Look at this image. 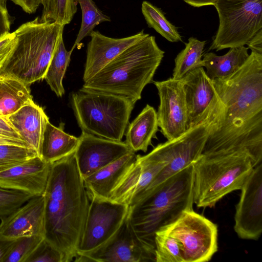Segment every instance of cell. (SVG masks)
I'll return each instance as SVG.
<instances>
[{"label":"cell","instance_id":"5bb4252c","mask_svg":"<svg viewBox=\"0 0 262 262\" xmlns=\"http://www.w3.org/2000/svg\"><path fill=\"white\" fill-rule=\"evenodd\" d=\"M132 151L125 142L108 140L82 132L74 154L84 179Z\"/></svg>","mask_w":262,"mask_h":262},{"label":"cell","instance_id":"30bf717a","mask_svg":"<svg viewBox=\"0 0 262 262\" xmlns=\"http://www.w3.org/2000/svg\"><path fill=\"white\" fill-rule=\"evenodd\" d=\"M129 206L110 200L90 199L78 255H88L105 245L125 220Z\"/></svg>","mask_w":262,"mask_h":262},{"label":"cell","instance_id":"4fadbf2b","mask_svg":"<svg viewBox=\"0 0 262 262\" xmlns=\"http://www.w3.org/2000/svg\"><path fill=\"white\" fill-rule=\"evenodd\" d=\"M84 255L90 261H155V250L138 237L127 215L117 232L105 245Z\"/></svg>","mask_w":262,"mask_h":262},{"label":"cell","instance_id":"52a82bcc","mask_svg":"<svg viewBox=\"0 0 262 262\" xmlns=\"http://www.w3.org/2000/svg\"><path fill=\"white\" fill-rule=\"evenodd\" d=\"M254 167L244 154L202 155L192 163L193 203L214 207L228 193L241 190Z\"/></svg>","mask_w":262,"mask_h":262},{"label":"cell","instance_id":"ee69618b","mask_svg":"<svg viewBox=\"0 0 262 262\" xmlns=\"http://www.w3.org/2000/svg\"><path fill=\"white\" fill-rule=\"evenodd\" d=\"M7 0H0V2L2 3H6Z\"/></svg>","mask_w":262,"mask_h":262},{"label":"cell","instance_id":"4316f807","mask_svg":"<svg viewBox=\"0 0 262 262\" xmlns=\"http://www.w3.org/2000/svg\"><path fill=\"white\" fill-rule=\"evenodd\" d=\"M141 11L149 28H153L170 42L182 41L177 28L166 18L160 8L144 1L142 3Z\"/></svg>","mask_w":262,"mask_h":262},{"label":"cell","instance_id":"ac0fdd59","mask_svg":"<svg viewBox=\"0 0 262 262\" xmlns=\"http://www.w3.org/2000/svg\"><path fill=\"white\" fill-rule=\"evenodd\" d=\"M187 107L186 130L197 124L215 98L213 80L203 67L195 69L181 79Z\"/></svg>","mask_w":262,"mask_h":262},{"label":"cell","instance_id":"2e32d148","mask_svg":"<svg viewBox=\"0 0 262 262\" xmlns=\"http://www.w3.org/2000/svg\"><path fill=\"white\" fill-rule=\"evenodd\" d=\"M51 167L39 156L0 172V186L30 194L33 196L44 193Z\"/></svg>","mask_w":262,"mask_h":262},{"label":"cell","instance_id":"cb8c5ba5","mask_svg":"<svg viewBox=\"0 0 262 262\" xmlns=\"http://www.w3.org/2000/svg\"><path fill=\"white\" fill-rule=\"evenodd\" d=\"M33 101L29 85L11 77L0 80V115L8 117Z\"/></svg>","mask_w":262,"mask_h":262},{"label":"cell","instance_id":"d6986e66","mask_svg":"<svg viewBox=\"0 0 262 262\" xmlns=\"http://www.w3.org/2000/svg\"><path fill=\"white\" fill-rule=\"evenodd\" d=\"M137 155L132 151L83 179L90 200H110L120 180L132 167Z\"/></svg>","mask_w":262,"mask_h":262},{"label":"cell","instance_id":"f546056e","mask_svg":"<svg viewBox=\"0 0 262 262\" xmlns=\"http://www.w3.org/2000/svg\"><path fill=\"white\" fill-rule=\"evenodd\" d=\"M38 156L34 150L14 145H0V172Z\"/></svg>","mask_w":262,"mask_h":262},{"label":"cell","instance_id":"ffe728a7","mask_svg":"<svg viewBox=\"0 0 262 262\" xmlns=\"http://www.w3.org/2000/svg\"><path fill=\"white\" fill-rule=\"evenodd\" d=\"M8 119L27 147L41 157L43 134L49 119L43 109L33 101L8 116Z\"/></svg>","mask_w":262,"mask_h":262},{"label":"cell","instance_id":"e575fe53","mask_svg":"<svg viewBox=\"0 0 262 262\" xmlns=\"http://www.w3.org/2000/svg\"><path fill=\"white\" fill-rule=\"evenodd\" d=\"M15 42L14 32L9 33L0 39V70L10 56Z\"/></svg>","mask_w":262,"mask_h":262},{"label":"cell","instance_id":"7bdbcfd3","mask_svg":"<svg viewBox=\"0 0 262 262\" xmlns=\"http://www.w3.org/2000/svg\"><path fill=\"white\" fill-rule=\"evenodd\" d=\"M217 1L218 0H183L184 2L188 5L197 8L210 5L214 6Z\"/></svg>","mask_w":262,"mask_h":262},{"label":"cell","instance_id":"1f68e13d","mask_svg":"<svg viewBox=\"0 0 262 262\" xmlns=\"http://www.w3.org/2000/svg\"><path fill=\"white\" fill-rule=\"evenodd\" d=\"M32 197L30 194L0 186V219L13 213Z\"/></svg>","mask_w":262,"mask_h":262},{"label":"cell","instance_id":"9c48e42d","mask_svg":"<svg viewBox=\"0 0 262 262\" xmlns=\"http://www.w3.org/2000/svg\"><path fill=\"white\" fill-rule=\"evenodd\" d=\"M179 243L184 262H206L217 251V226L193 209L159 229Z\"/></svg>","mask_w":262,"mask_h":262},{"label":"cell","instance_id":"6da1fadb","mask_svg":"<svg viewBox=\"0 0 262 262\" xmlns=\"http://www.w3.org/2000/svg\"><path fill=\"white\" fill-rule=\"evenodd\" d=\"M223 103L202 155L244 154L254 166L262 160V54L251 52L230 76L213 80Z\"/></svg>","mask_w":262,"mask_h":262},{"label":"cell","instance_id":"9a60e30c","mask_svg":"<svg viewBox=\"0 0 262 262\" xmlns=\"http://www.w3.org/2000/svg\"><path fill=\"white\" fill-rule=\"evenodd\" d=\"M0 220V238L11 239L34 235L45 237L44 194L32 197Z\"/></svg>","mask_w":262,"mask_h":262},{"label":"cell","instance_id":"83f0119b","mask_svg":"<svg viewBox=\"0 0 262 262\" xmlns=\"http://www.w3.org/2000/svg\"><path fill=\"white\" fill-rule=\"evenodd\" d=\"M76 1L81 9L82 21L76 40L70 50L71 52L84 38L90 36L97 26L102 23L111 20L110 17L104 14L93 0Z\"/></svg>","mask_w":262,"mask_h":262},{"label":"cell","instance_id":"f1b7e54d","mask_svg":"<svg viewBox=\"0 0 262 262\" xmlns=\"http://www.w3.org/2000/svg\"><path fill=\"white\" fill-rule=\"evenodd\" d=\"M155 245V261L184 262L180 245L174 238L157 231Z\"/></svg>","mask_w":262,"mask_h":262},{"label":"cell","instance_id":"7c38bea8","mask_svg":"<svg viewBox=\"0 0 262 262\" xmlns=\"http://www.w3.org/2000/svg\"><path fill=\"white\" fill-rule=\"evenodd\" d=\"M153 83L160 98L158 126L168 141L177 138L187 130V107L182 80L169 78Z\"/></svg>","mask_w":262,"mask_h":262},{"label":"cell","instance_id":"277c9868","mask_svg":"<svg viewBox=\"0 0 262 262\" xmlns=\"http://www.w3.org/2000/svg\"><path fill=\"white\" fill-rule=\"evenodd\" d=\"M192 188V164L129 207L127 216L142 242L155 250L156 232L193 209Z\"/></svg>","mask_w":262,"mask_h":262},{"label":"cell","instance_id":"f6af8a7d","mask_svg":"<svg viewBox=\"0 0 262 262\" xmlns=\"http://www.w3.org/2000/svg\"><path fill=\"white\" fill-rule=\"evenodd\" d=\"M3 76H1L0 75V80L1 79V78H2Z\"/></svg>","mask_w":262,"mask_h":262},{"label":"cell","instance_id":"603a6c76","mask_svg":"<svg viewBox=\"0 0 262 262\" xmlns=\"http://www.w3.org/2000/svg\"><path fill=\"white\" fill-rule=\"evenodd\" d=\"M248 48L244 46L230 48L225 55L218 56L213 52L203 55L204 67L207 75L213 80L226 78L238 70L249 57Z\"/></svg>","mask_w":262,"mask_h":262},{"label":"cell","instance_id":"ab89813d","mask_svg":"<svg viewBox=\"0 0 262 262\" xmlns=\"http://www.w3.org/2000/svg\"><path fill=\"white\" fill-rule=\"evenodd\" d=\"M251 52L262 54V29H260L246 43Z\"/></svg>","mask_w":262,"mask_h":262},{"label":"cell","instance_id":"484cf974","mask_svg":"<svg viewBox=\"0 0 262 262\" xmlns=\"http://www.w3.org/2000/svg\"><path fill=\"white\" fill-rule=\"evenodd\" d=\"M206 41H201L193 37L188 38L185 47L176 56L172 78L180 80L189 72L204 67L202 54Z\"/></svg>","mask_w":262,"mask_h":262},{"label":"cell","instance_id":"d4e9b609","mask_svg":"<svg viewBox=\"0 0 262 262\" xmlns=\"http://www.w3.org/2000/svg\"><path fill=\"white\" fill-rule=\"evenodd\" d=\"M72 53L70 50H66L62 38L54 51L44 77L43 79L58 97H61L65 93L62 81L70 62Z\"/></svg>","mask_w":262,"mask_h":262},{"label":"cell","instance_id":"4dcf8cb0","mask_svg":"<svg viewBox=\"0 0 262 262\" xmlns=\"http://www.w3.org/2000/svg\"><path fill=\"white\" fill-rule=\"evenodd\" d=\"M45 238L34 235L17 238L3 262H27Z\"/></svg>","mask_w":262,"mask_h":262},{"label":"cell","instance_id":"836d02e7","mask_svg":"<svg viewBox=\"0 0 262 262\" xmlns=\"http://www.w3.org/2000/svg\"><path fill=\"white\" fill-rule=\"evenodd\" d=\"M77 4L76 0H56L55 22L64 26L70 24L77 12Z\"/></svg>","mask_w":262,"mask_h":262},{"label":"cell","instance_id":"f35d334b","mask_svg":"<svg viewBox=\"0 0 262 262\" xmlns=\"http://www.w3.org/2000/svg\"><path fill=\"white\" fill-rule=\"evenodd\" d=\"M15 5L20 7L26 13H34L40 5L41 0H10Z\"/></svg>","mask_w":262,"mask_h":262},{"label":"cell","instance_id":"8992f818","mask_svg":"<svg viewBox=\"0 0 262 262\" xmlns=\"http://www.w3.org/2000/svg\"><path fill=\"white\" fill-rule=\"evenodd\" d=\"M71 104L82 132L121 141L135 103L129 99L82 87L71 94Z\"/></svg>","mask_w":262,"mask_h":262},{"label":"cell","instance_id":"ba28073f","mask_svg":"<svg viewBox=\"0 0 262 262\" xmlns=\"http://www.w3.org/2000/svg\"><path fill=\"white\" fill-rule=\"evenodd\" d=\"M219 26L209 51L244 46L262 29V0H218Z\"/></svg>","mask_w":262,"mask_h":262},{"label":"cell","instance_id":"7a4b0ae2","mask_svg":"<svg viewBox=\"0 0 262 262\" xmlns=\"http://www.w3.org/2000/svg\"><path fill=\"white\" fill-rule=\"evenodd\" d=\"M45 198V239L65 262L77 256L90 200L74 152L51 163Z\"/></svg>","mask_w":262,"mask_h":262},{"label":"cell","instance_id":"5b68a950","mask_svg":"<svg viewBox=\"0 0 262 262\" xmlns=\"http://www.w3.org/2000/svg\"><path fill=\"white\" fill-rule=\"evenodd\" d=\"M64 26L42 21L39 17L22 24L14 32L15 42L0 75L16 78L25 84L44 79Z\"/></svg>","mask_w":262,"mask_h":262},{"label":"cell","instance_id":"60d3db41","mask_svg":"<svg viewBox=\"0 0 262 262\" xmlns=\"http://www.w3.org/2000/svg\"><path fill=\"white\" fill-rule=\"evenodd\" d=\"M16 239L0 238V262H3L5 257L11 250Z\"/></svg>","mask_w":262,"mask_h":262},{"label":"cell","instance_id":"e0dca14e","mask_svg":"<svg viewBox=\"0 0 262 262\" xmlns=\"http://www.w3.org/2000/svg\"><path fill=\"white\" fill-rule=\"evenodd\" d=\"M149 35L144 32V30H142L129 36L112 38L98 31H92L90 35L91 40L87 45L83 75L84 82L93 77L127 48Z\"/></svg>","mask_w":262,"mask_h":262},{"label":"cell","instance_id":"d590c367","mask_svg":"<svg viewBox=\"0 0 262 262\" xmlns=\"http://www.w3.org/2000/svg\"><path fill=\"white\" fill-rule=\"evenodd\" d=\"M14 19L9 13L6 3L0 2V39L10 33L11 25Z\"/></svg>","mask_w":262,"mask_h":262},{"label":"cell","instance_id":"3957f363","mask_svg":"<svg viewBox=\"0 0 262 262\" xmlns=\"http://www.w3.org/2000/svg\"><path fill=\"white\" fill-rule=\"evenodd\" d=\"M154 36L132 45L84 82L85 89L127 98L136 103L143 89L152 81L164 57Z\"/></svg>","mask_w":262,"mask_h":262},{"label":"cell","instance_id":"8fae6325","mask_svg":"<svg viewBox=\"0 0 262 262\" xmlns=\"http://www.w3.org/2000/svg\"><path fill=\"white\" fill-rule=\"evenodd\" d=\"M234 230L243 239L258 240L262 232V163L254 167L241 189Z\"/></svg>","mask_w":262,"mask_h":262},{"label":"cell","instance_id":"8d00e7d4","mask_svg":"<svg viewBox=\"0 0 262 262\" xmlns=\"http://www.w3.org/2000/svg\"><path fill=\"white\" fill-rule=\"evenodd\" d=\"M43 9L40 20L42 21H55L56 16V0H41Z\"/></svg>","mask_w":262,"mask_h":262},{"label":"cell","instance_id":"d6a6232c","mask_svg":"<svg viewBox=\"0 0 262 262\" xmlns=\"http://www.w3.org/2000/svg\"><path fill=\"white\" fill-rule=\"evenodd\" d=\"M27 262H65L62 253L45 238Z\"/></svg>","mask_w":262,"mask_h":262},{"label":"cell","instance_id":"b9f144b4","mask_svg":"<svg viewBox=\"0 0 262 262\" xmlns=\"http://www.w3.org/2000/svg\"><path fill=\"white\" fill-rule=\"evenodd\" d=\"M0 145H14L27 147L23 140L2 135H0Z\"/></svg>","mask_w":262,"mask_h":262},{"label":"cell","instance_id":"74e56055","mask_svg":"<svg viewBox=\"0 0 262 262\" xmlns=\"http://www.w3.org/2000/svg\"><path fill=\"white\" fill-rule=\"evenodd\" d=\"M0 135L22 140L18 133L9 121L8 117L1 115H0Z\"/></svg>","mask_w":262,"mask_h":262},{"label":"cell","instance_id":"7402d4cb","mask_svg":"<svg viewBox=\"0 0 262 262\" xmlns=\"http://www.w3.org/2000/svg\"><path fill=\"white\" fill-rule=\"evenodd\" d=\"M64 123L58 127L52 124L48 119L43 134L41 157L53 163L74 152L79 137L70 135L64 131Z\"/></svg>","mask_w":262,"mask_h":262},{"label":"cell","instance_id":"44dd1931","mask_svg":"<svg viewBox=\"0 0 262 262\" xmlns=\"http://www.w3.org/2000/svg\"><path fill=\"white\" fill-rule=\"evenodd\" d=\"M157 112L147 104L138 116L129 123L125 132V143L134 152H146L152 145V138H157L158 131Z\"/></svg>","mask_w":262,"mask_h":262}]
</instances>
